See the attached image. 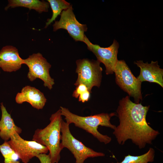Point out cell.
Returning <instances> with one entry per match:
<instances>
[{"mask_svg":"<svg viewBox=\"0 0 163 163\" xmlns=\"http://www.w3.org/2000/svg\"><path fill=\"white\" fill-rule=\"evenodd\" d=\"M48 2L38 0H9L8 4L5 8V10L9 8L17 7H24L35 10L39 13L48 11L49 7Z\"/></svg>","mask_w":163,"mask_h":163,"instance_id":"9a60e30c","label":"cell"},{"mask_svg":"<svg viewBox=\"0 0 163 163\" xmlns=\"http://www.w3.org/2000/svg\"><path fill=\"white\" fill-rule=\"evenodd\" d=\"M0 107L2 116L0 120V137L5 141H8L12 134L16 133L19 135L22 130L15 124L3 103H1Z\"/></svg>","mask_w":163,"mask_h":163,"instance_id":"5bb4252c","label":"cell"},{"mask_svg":"<svg viewBox=\"0 0 163 163\" xmlns=\"http://www.w3.org/2000/svg\"></svg>","mask_w":163,"mask_h":163,"instance_id":"7402d4cb","label":"cell"},{"mask_svg":"<svg viewBox=\"0 0 163 163\" xmlns=\"http://www.w3.org/2000/svg\"><path fill=\"white\" fill-rule=\"evenodd\" d=\"M60 109L53 114L50 123L43 129H37L34 133L32 140L46 146L51 156V163H58L62 149L61 145V127L63 120Z\"/></svg>","mask_w":163,"mask_h":163,"instance_id":"3957f363","label":"cell"},{"mask_svg":"<svg viewBox=\"0 0 163 163\" xmlns=\"http://www.w3.org/2000/svg\"><path fill=\"white\" fill-rule=\"evenodd\" d=\"M0 151L4 159V163H20L19 157L8 141L0 145Z\"/></svg>","mask_w":163,"mask_h":163,"instance_id":"ac0fdd59","label":"cell"},{"mask_svg":"<svg viewBox=\"0 0 163 163\" xmlns=\"http://www.w3.org/2000/svg\"><path fill=\"white\" fill-rule=\"evenodd\" d=\"M24 59L19 56L18 50L15 47L7 45L0 51V68L4 72H15L24 64Z\"/></svg>","mask_w":163,"mask_h":163,"instance_id":"8fae6325","label":"cell"},{"mask_svg":"<svg viewBox=\"0 0 163 163\" xmlns=\"http://www.w3.org/2000/svg\"><path fill=\"white\" fill-rule=\"evenodd\" d=\"M60 15L59 21H55L53 25V31L64 29L75 41L84 42L85 36L84 33L87 31V27L86 24H81L77 20L72 5L67 9L63 10Z\"/></svg>","mask_w":163,"mask_h":163,"instance_id":"9c48e42d","label":"cell"},{"mask_svg":"<svg viewBox=\"0 0 163 163\" xmlns=\"http://www.w3.org/2000/svg\"><path fill=\"white\" fill-rule=\"evenodd\" d=\"M8 142L24 163H27L33 158L49 151L46 146L34 141L24 140L16 133L11 135Z\"/></svg>","mask_w":163,"mask_h":163,"instance_id":"ba28073f","label":"cell"},{"mask_svg":"<svg viewBox=\"0 0 163 163\" xmlns=\"http://www.w3.org/2000/svg\"><path fill=\"white\" fill-rule=\"evenodd\" d=\"M84 42L88 50L96 56L97 60L105 66L107 75L114 72L115 66L118 60L117 55L119 47L118 43L114 40L113 43L107 47H103L92 43L85 36Z\"/></svg>","mask_w":163,"mask_h":163,"instance_id":"30bf717a","label":"cell"},{"mask_svg":"<svg viewBox=\"0 0 163 163\" xmlns=\"http://www.w3.org/2000/svg\"><path fill=\"white\" fill-rule=\"evenodd\" d=\"M47 1L50 6L53 14L51 18L47 20L45 28L55 20L62 10L67 9L71 5L70 3L64 0H48Z\"/></svg>","mask_w":163,"mask_h":163,"instance_id":"2e32d148","label":"cell"},{"mask_svg":"<svg viewBox=\"0 0 163 163\" xmlns=\"http://www.w3.org/2000/svg\"><path fill=\"white\" fill-rule=\"evenodd\" d=\"M76 63V72L78 77L74 85L76 86L80 84H84L91 92L93 87L99 88L102 77L101 63L97 60L88 59H78Z\"/></svg>","mask_w":163,"mask_h":163,"instance_id":"5b68a950","label":"cell"},{"mask_svg":"<svg viewBox=\"0 0 163 163\" xmlns=\"http://www.w3.org/2000/svg\"><path fill=\"white\" fill-rule=\"evenodd\" d=\"M69 125V123L63 120L61 127V145L62 149L67 148L71 152L76 159L75 163H84L88 158L105 156L104 153L94 151L75 138L70 132Z\"/></svg>","mask_w":163,"mask_h":163,"instance_id":"277c9868","label":"cell"},{"mask_svg":"<svg viewBox=\"0 0 163 163\" xmlns=\"http://www.w3.org/2000/svg\"><path fill=\"white\" fill-rule=\"evenodd\" d=\"M24 64L28 67L27 77L30 81L33 82L38 78L43 82L45 87L50 90L53 88L55 82L50 74L51 65L40 53H34L24 59Z\"/></svg>","mask_w":163,"mask_h":163,"instance_id":"52a82bcc","label":"cell"},{"mask_svg":"<svg viewBox=\"0 0 163 163\" xmlns=\"http://www.w3.org/2000/svg\"><path fill=\"white\" fill-rule=\"evenodd\" d=\"M62 115L65 117L66 122L75 126L91 134L101 142L107 144L111 141V138L107 135L101 133L97 130L99 126L110 128L113 130L116 126L110 122L111 117L116 115L115 113H102L90 116L83 117L74 114L66 107H60Z\"/></svg>","mask_w":163,"mask_h":163,"instance_id":"7a4b0ae2","label":"cell"},{"mask_svg":"<svg viewBox=\"0 0 163 163\" xmlns=\"http://www.w3.org/2000/svg\"><path fill=\"white\" fill-rule=\"evenodd\" d=\"M44 94L39 90L30 86L23 87L20 92L17 94L15 101L18 104L26 102L36 109H42L46 102Z\"/></svg>","mask_w":163,"mask_h":163,"instance_id":"4fadbf2b","label":"cell"},{"mask_svg":"<svg viewBox=\"0 0 163 163\" xmlns=\"http://www.w3.org/2000/svg\"><path fill=\"white\" fill-rule=\"evenodd\" d=\"M150 106L132 102L126 96L120 100L116 111L119 124L113 132L118 143L123 145L128 140L141 149L151 144L160 134L147 123L146 116Z\"/></svg>","mask_w":163,"mask_h":163,"instance_id":"6da1fadb","label":"cell"},{"mask_svg":"<svg viewBox=\"0 0 163 163\" xmlns=\"http://www.w3.org/2000/svg\"><path fill=\"white\" fill-rule=\"evenodd\" d=\"M88 90L87 86L84 84H81L76 86L75 90L74 91L72 96L75 98H78L79 95L82 93Z\"/></svg>","mask_w":163,"mask_h":163,"instance_id":"d6986e66","label":"cell"},{"mask_svg":"<svg viewBox=\"0 0 163 163\" xmlns=\"http://www.w3.org/2000/svg\"><path fill=\"white\" fill-rule=\"evenodd\" d=\"M134 63L140 69V73L137 78L142 82L147 81L156 83L163 87V69L160 68L157 61L150 63L137 61Z\"/></svg>","mask_w":163,"mask_h":163,"instance_id":"7c38bea8","label":"cell"},{"mask_svg":"<svg viewBox=\"0 0 163 163\" xmlns=\"http://www.w3.org/2000/svg\"><path fill=\"white\" fill-rule=\"evenodd\" d=\"M155 155V150L152 148H150L146 153L142 155L133 156L129 154L125 157L121 162L117 163H148L154 161Z\"/></svg>","mask_w":163,"mask_h":163,"instance_id":"e0dca14e","label":"cell"},{"mask_svg":"<svg viewBox=\"0 0 163 163\" xmlns=\"http://www.w3.org/2000/svg\"><path fill=\"white\" fill-rule=\"evenodd\" d=\"M36 157L38 158L41 163H51V156L49 154H41Z\"/></svg>","mask_w":163,"mask_h":163,"instance_id":"ffe728a7","label":"cell"},{"mask_svg":"<svg viewBox=\"0 0 163 163\" xmlns=\"http://www.w3.org/2000/svg\"><path fill=\"white\" fill-rule=\"evenodd\" d=\"M114 72L117 84L129 96L134 98L135 103H139L142 99V82L134 75L124 60H118Z\"/></svg>","mask_w":163,"mask_h":163,"instance_id":"8992f818","label":"cell"},{"mask_svg":"<svg viewBox=\"0 0 163 163\" xmlns=\"http://www.w3.org/2000/svg\"><path fill=\"white\" fill-rule=\"evenodd\" d=\"M91 93V92L87 90L82 93L78 97V101L82 103L87 101L90 98Z\"/></svg>","mask_w":163,"mask_h":163,"instance_id":"44dd1931","label":"cell"}]
</instances>
